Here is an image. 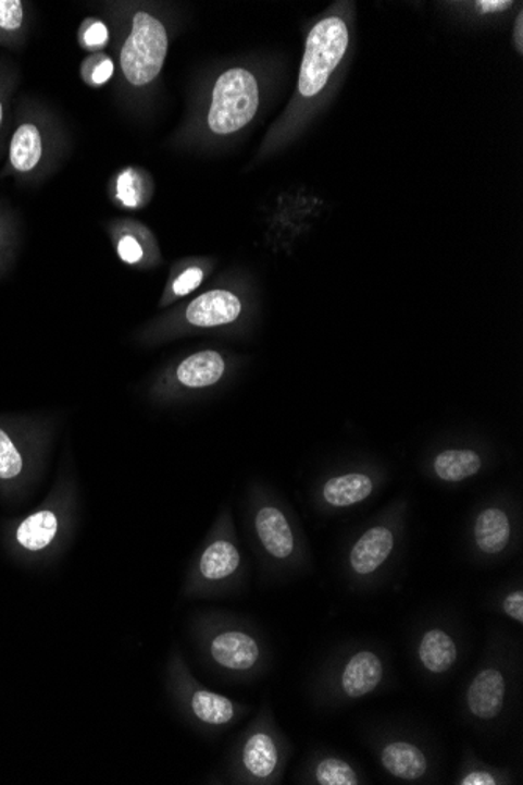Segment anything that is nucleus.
<instances>
[{
    "instance_id": "obj_19",
    "label": "nucleus",
    "mask_w": 523,
    "mask_h": 785,
    "mask_svg": "<svg viewBox=\"0 0 523 785\" xmlns=\"http://www.w3.org/2000/svg\"><path fill=\"white\" fill-rule=\"evenodd\" d=\"M372 491V480L364 474H347L326 481L323 498L333 506H350L365 501Z\"/></svg>"
},
{
    "instance_id": "obj_32",
    "label": "nucleus",
    "mask_w": 523,
    "mask_h": 785,
    "mask_svg": "<svg viewBox=\"0 0 523 785\" xmlns=\"http://www.w3.org/2000/svg\"><path fill=\"white\" fill-rule=\"evenodd\" d=\"M462 785H494L497 784L493 774L486 772H473L462 780Z\"/></svg>"
},
{
    "instance_id": "obj_11",
    "label": "nucleus",
    "mask_w": 523,
    "mask_h": 785,
    "mask_svg": "<svg viewBox=\"0 0 523 785\" xmlns=\"http://www.w3.org/2000/svg\"><path fill=\"white\" fill-rule=\"evenodd\" d=\"M256 531L270 555L287 559L294 554L295 540L286 516L276 506H263L256 516Z\"/></svg>"
},
{
    "instance_id": "obj_10",
    "label": "nucleus",
    "mask_w": 523,
    "mask_h": 785,
    "mask_svg": "<svg viewBox=\"0 0 523 785\" xmlns=\"http://www.w3.org/2000/svg\"><path fill=\"white\" fill-rule=\"evenodd\" d=\"M505 679L497 670H484L468 690L469 709L476 719L493 720L503 708Z\"/></svg>"
},
{
    "instance_id": "obj_22",
    "label": "nucleus",
    "mask_w": 523,
    "mask_h": 785,
    "mask_svg": "<svg viewBox=\"0 0 523 785\" xmlns=\"http://www.w3.org/2000/svg\"><path fill=\"white\" fill-rule=\"evenodd\" d=\"M480 469H482V458L473 451H445L434 459L437 477L453 483L476 476Z\"/></svg>"
},
{
    "instance_id": "obj_9",
    "label": "nucleus",
    "mask_w": 523,
    "mask_h": 785,
    "mask_svg": "<svg viewBox=\"0 0 523 785\" xmlns=\"http://www.w3.org/2000/svg\"><path fill=\"white\" fill-rule=\"evenodd\" d=\"M213 660L227 670H251L258 663L259 646L244 631H223L210 645Z\"/></svg>"
},
{
    "instance_id": "obj_23",
    "label": "nucleus",
    "mask_w": 523,
    "mask_h": 785,
    "mask_svg": "<svg viewBox=\"0 0 523 785\" xmlns=\"http://www.w3.org/2000/svg\"><path fill=\"white\" fill-rule=\"evenodd\" d=\"M191 710L198 720L213 726L229 723L234 716V704L229 699L213 691L198 690L191 698Z\"/></svg>"
},
{
    "instance_id": "obj_16",
    "label": "nucleus",
    "mask_w": 523,
    "mask_h": 785,
    "mask_svg": "<svg viewBox=\"0 0 523 785\" xmlns=\"http://www.w3.org/2000/svg\"><path fill=\"white\" fill-rule=\"evenodd\" d=\"M59 517L51 510H41L26 517L16 530V541L26 551L38 552L48 548L59 533Z\"/></svg>"
},
{
    "instance_id": "obj_18",
    "label": "nucleus",
    "mask_w": 523,
    "mask_h": 785,
    "mask_svg": "<svg viewBox=\"0 0 523 785\" xmlns=\"http://www.w3.org/2000/svg\"><path fill=\"white\" fill-rule=\"evenodd\" d=\"M419 655L426 670L434 674L445 673L457 662V645L445 631L429 630L420 643Z\"/></svg>"
},
{
    "instance_id": "obj_6",
    "label": "nucleus",
    "mask_w": 523,
    "mask_h": 785,
    "mask_svg": "<svg viewBox=\"0 0 523 785\" xmlns=\"http://www.w3.org/2000/svg\"><path fill=\"white\" fill-rule=\"evenodd\" d=\"M244 299L229 289H212L184 308L183 322L194 330H215L237 323L244 316Z\"/></svg>"
},
{
    "instance_id": "obj_31",
    "label": "nucleus",
    "mask_w": 523,
    "mask_h": 785,
    "mask_svg": "<svg viewBox=\"0 0 523 785\" xmlns=\"http://www.w3.org/2000/svg\"><path fill=\"white\" fill-rule=\"evenodd\" d=\"M512 5L514 3L511 0H480V2H476V7L483 13H503L510 10Z\"/></svg>"
},
{
    "instance_id": "obj_17",
    "label": "nucleus",
    "mask_w": 523,
    "mask_h": 785,
    "mask_svg": "<svg viewBox=\"0 0 523 785\" xmlns=\"http://www.w3.org/2000/svg\"><path fill=\"white\" fill-rule=\"evenodd\" d=\"M381 760L387 772L394 774L395 777L408 781L422 777L428 766L425 755L414 745L403 744V741L387 745L383 749Z\"/></svg>"
},
{
    "instance_id": "obj_4",
    "label": "nucleus",
    "mask_w": 523,
    "mask_h": 785,
    "mask_svg": "<svg viewBox=\"0 0 523 785\" xmlns=\"http://www.w3.org/2000/svg\"><path fill=\"white\" fill-rule=\"evenodd\" d=\"M350 46V30L339 16L323 17L309 32L302 56L298 95L315 98L339 68Z\"/></svg>"
},
{
    "instance_id": "obj_26",
    "label": "nucleus",
    "mask_w": 523,
    "mask_h": 785,
    "mask_svg": "<svg viewBox=\"0 0 523 785\" xmlns=\"http://www.w3.org/2000/svg\"><path fill=\"white\" fill-rule=\"evenodd\" d=\"M110 28L102 17L90 16L82 21L77 30V42L84 51L90 53L104 52L110 45Z\"/></svg>"
},
{
    "instance_id": "obj_27",
    "label": "nucleus",
    "mask_w": 523,
    "mask_h": 785,
    "mask_svg": "<svg viewBox=\"0 0 523 785\" xmlns=\"http://www.w3.org/2000/svg\"><path fill=\"white\" fill-rule=\"evenodd\" d=\"M17 85V71L12 63L0 60V148L5 140L7 121L12 110L13 93Z\"/></svg>"
},
{
    "instance_id": "obj_7",
    "label": "nucleus",
    "mask_w": 523,
    "mask_h": 785,
    "mask_svg": "<svg viewBox=\"0 0 523 785\" xmlns=\"http://www.w3.org/2000/svg\"><path fill=\"white\" fill-rule=\"evenodd\" d=\"M109 196L121 209H144L154 196V180L145 168H121L109 182Z\"/></svg>"
},
{
    "instance_id": "obj_33",
    "label": "nucleus",
    "mask_w": 523,
    "mask_h": 785,
    "mask_svg": "<svg viewBox=\"0 0 523 785\" xmlns=\"http://www.w3.org/2000/svg\"><path fill=\"white\" fill-rule=\"evenodd\" d=\"M522 26H523V16L521 13V14H519V17H518V27H515V34H518V48H519V51H521V52H522V41H523Z\"/></svg>"
},
{
    "instance_id": "obj_1",
    "label": "nucleus",
    "mask_w": 523,
    "mask_h": 785,
    "mask_svg": "<svg viewBox=\"0 0 523 785\" xmlns=\"http://www.w3.org/2000/svg\"><path fill=\"white\" fill-rule=\"evenodd\" d=\"M102 20L112 38L116 102L124 113L138 118L151 103L165 68L169 24L155 3L138 0L102 3Z\"/></svg>"
},
{
    "instance_id": "obj_13",
    "label": "nucleus",
    "mask_w": 523,
    "mask_h": 785,
    "mask_svg": "<svg viewBox=\"0 0 523 785\" xmlns=\"http://www.w3.org/2000/svg\"><path fill=\"white\" fill-rule=\"evenodd\" d=\"M383 679V665L373 652H359L351 657L341 676V687L350 698H361L375 690Z\"/></svg>"
},
{
    "instance_id": "obj_34",
    "label": "nucleus",
    "mask_w": 523,
    "mask_h": 785,
    "mask_svg": "<svg viewBox=\"0 0 523 785\" xmlns=\"http://www.w3.org/2000/svg\"><path fill=\"white\" fill-rule=\"evenodd\" d=\"M3 234H5V228H3V221L0 219V245H2Z\"/></svg>"
},
{
    "instance_id": "obj_28",
    "label": "nucleus",
    "mask_w": 523,
    "mask_h": 785,
    "mask_svg": "<svg viewBox=\"0 0 523 785\" xmlns=\"http://www.w3.org/2000/svg\"><path fill=\"white\" fill-rule=\"evenodd\" d=\"M316 781L322 785H356L358 776L345 760L329 758L322 760L316 766Z\"/></svg>"
},
{
    "instance_id": "obj_8",
    "label": "nucleus",
    "mask_w": 523,
    "mask_h": 785,
    "mask_svg": "<svg viewBox=\"0 0 523 785\" xmlns=\"http://www.w3.org/2000/svg\"><path fill=\"white\" fill-rule=\"evenodd\" d=\"M226 373V359L215 349H202L180 360L174 369V381L187 389L215 387Z\"/></svg>"
},
{
    "instance_id": "obj_30",
    "label": "nucleus",
    "mask_w": 523,
    "mask_h": 785,
    "mask_svg": "<svg viewBox=\"0 0 523 785\" xmlns=\"http://www.w3.org/2000/svg\"><path fill=\"white\" fill-rule=\"evenodd\" d=\"M503 610L505 613H507L510 618L519 621V623H522L523 621V592L522 591H515L512 592V594L507 596V599L503 601Z\"/></svg>"
},
{
    "instance_id": "obj_3",
    "label": "nucleus",
    "mask_w": 523,
    "mask_h": 785,
    "mask_svg": "<svg viewBox=\"0 0 523 785\" xmlns=\"http://www.w3.org/2000/svg\"><path fill=\"white\" fill-rule=\"evenodd\" d=\"M262 81L249 66H229L210 85L199 107L198 134L226 140L247 130L262 106Z\"/></svg>"
},
{
    "instance_id": "obj_12",
    "label": "nucleus",
    "mask_w": 523,
    "mask_h": 785,
    "mask_svg": "<svg viewBox=\"0 0 523 785\" xmlns=\"http://www.w3.org/2000/svg\"><path fill=\"white\" fill-rule=\"evenodd\" d=\"M394 549V535L389 528L375 527L370 528L362 535L361 540L356 542L353 551H351V567L358 574H372L387 559Z\"/></svg>"
},
{
    "instance_id": "obj_24",
    "label": "nucleus",
    "mask_w": 523,
    "mask_h": 785,
    "mask_svg": "<svg viewBox=\"0 0 523 785\" xmlns=\"http://www.w3.org/2000/svg\"><path fill=\"white\" fill-rule=\"evenodd\" d=\"M206 274H208V269L198 262L187 263V266L174 270L173 277L170 278L169 287L163 292L162 299H160V306L162 308L169 306L174 299L184 298V296L197 291L199 285L204 283Z\"/></svg>"
},
{
    "instance_id": "obj_14",
    "label": "nucleus",
    "mask_w": 523,
    "mask_h": 785,
    "mask_svg": "<svg viewBox=\"0 0 523 785\" xmlns=\"http://www.w3.org/2000/svg\"><path fill=\"white\" fill-rule=\"evenodd\" d=\"M510 538L511 526L507 513L498 508H487L480 513L475 524V540L484 554H500Z\"/></svg>"
},
{
    "instance_id": "obj_20",
    "label": "nucleus",
    "mask_w": 523,
    "mask_h": 785,
    "mask_svg": "<svg viewBox=\"0 0 523 785\" xmlns=\"http://www.w3.org/2000/svg\"><path fill=\"white\" fill-rule=\"evenodd\" d=\"M240 566V554L229 541H215L199 560L201 576L208 580H222L233 576Z\"/></svg>"
},
{
    "instance_id": "obj_21",
    "label": "nucleus",
    "mask_w": 523,
    "mask_h": 785,
    "mask_svg": "<svg viewBox=\"0 0 523 785\" xmlns=\"http://www.w3.org/2000/svg\"><path fill=\"white\" fill-rule=\"evenodd\" d=\"M244 763L252 776L259 777V780L269 777L275 772L277 765L275 740L265 733L251 735L245 745Z\"/></svg>"
},
{
    "instance_id": "obj_25",
    "label": "nucleus",
    "mask_w": 523,
    "mask_h": 785,
    "mask_svg": "<svg viewBox=\"0 0 523 785\" xmlns=\"http://www.w3.org/2000/svg\"><path fill=\"white\" fill-rule=\"evenodd\" d=\"M80 77L85 85L101 88L115 77V63L105 52L90 53L80 63Z\"/></svg>"
},
{
    "instance_id": "obj_5",
    "label": "nucleus",
    "mask_w": 523,
    "mask_h": 785,
    "mask_svg": "<svg viewBox=\"0 0 523 785\" xmlns=\"http://www.w3.org/2000/svg\"><path fill=\"white\" fill-rule=\"evenodd\" d=\"M112 246L121 262L135 270H152L162 263L154 232L135 219H115L107 224Z\"/></svg>"
},
{
    "instance_id": "obj_15",
    "label": "nucleus",
    "mask_w": 523,
    "mask_h": 785,
    "mask_svg": "<svg viewBox=\"0 0 523 785\" xmlns=\"http://www.w3.org/2000/svg\"><path fill=\"white\" fill-rule=\"evenodd\" d=\"M30 7L21 0H0V46L20 49L30 28Z\"/></svg>"
},
{
    "instance_id": "obj_2",
    "label": "nucleus",
    "mask_w": 523,
    "mask_h": 785,
    "mask_svg": "<svg viewBox=\"0 0 523 785\" xmlns=\"http://www.w3.org/2000/svg\"><path fill=\"white\" fill-rule=\"evenodd\" d=\"M70 149V134L62 121L41 103L23 101L14 115L2 176L38 184L62 165Z\"/></svg>"
},
{
    "instance_id": "obj_29",
    "label": "nucleus",
    "mask_w": 523,
    "mask_h": 785,
    "mask_svg": "<svg viewBox=\"0 0 523 785\" xmlns=\"http://www.w3.org/2000/svg\"><path fill=\"white\" fill-rule=\"evenodd\" d=\"M23 455L13 439L0 428V480H13L23 473Z\"/></svg>"
}]
</instances>
